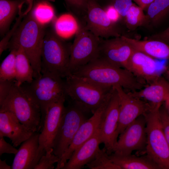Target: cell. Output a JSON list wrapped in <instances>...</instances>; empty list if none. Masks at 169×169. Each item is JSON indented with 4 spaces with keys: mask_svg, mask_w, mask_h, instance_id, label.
Instances as JSON below:
<instances>
[{
    "mask_svg": "<svg viewBox=\"0 0 169 169\" xmlns=\"http://www.w3.org/2000/svg\"><path fill=\"white\" fill-rule=\"evenodd\" d=\"M159 114L163 132L169 145V115L164 105L160 108Z\"/></svg>",
    "mask_w": 169,
    "mask_h": 169,
    "instance_id": "d590c367",
    "label": "cell"
},
{
    "mask_svg": "<svg viewBox=\"0 0 169 169\" xmlns=\"http://www.w3.org/2000/svg\"><path fill=\"white\" fill-rule=\"evenodd\" d=\"M85 167L90 169H120L112 162L104 147L99 149L93 159Z\"/></svg>",
    "mask_w": 169,
    "mask_h": 169,
    "instance_id": "4dcf8cb0",
    "label": "cell"
},
{
    "mask_svg": "<svg viewBox=\"0 0 169 169\" xmlns=\"http://www.w3.org/2000/svg\"><path fill=\"white\" fill-rule=\"evenodd\" d=\"M85 19V28L100 38L108 39L121 36L116 23L110 20L97 0H88Z\"/></svg>",
    "mask_w": 169,
    "mask_h": 169,
    "instance_id": "7c38bea8",
    "label": "cell"
},
{
    "mask_svg": "<svg viewBox=\"0 0 169 169\" xmlns=\"http://www.w3.org/2000/svg\"><path fill=\"white\" fill-rule=\"evenodd\" d=\"M29 0H0V34L3 37L16 15Z\"/></svg>",
    "mask_w": 169,
    "mask_h": 169,
    "instance_id": "cb8c5ba5",
    "label": "cell"
},
{
    "mask_svg": "<svg viewBox=\"0 0 169 169\" xmlns=\"http://www.w3.org/2000/svg\"><path fill=\"white\" fill-rule=\"evenodd\" d=\"M119 111V97L114 87L112 95L102 114L99 127L101 143L104 144L109 155L113 153L118 140L117 131Z\"/></svg>",
    "mask_w": 169,
    "mask_h": 169,
    "instance_id": "4fadbf2b",
    "label": "cell"
},
{
    "mask_svg": "<svg viewBox=\"0 0 169 169\" xmlns=\"http://www.w3.org/2000/svg\"><path fill=\"white\" fill-rule=\"evenodd\" d=\"M63 79L52 74H42L31 82H25L20 86L40 107L41 122L51 104L66 99L65 81Z\"/></svg>",
    "mask_w": 169,
    "mask_h": 169,
    "instance_id": "5b68a950",
    "label": "cell"
},
{
    "mask_svg": "<svg viewBox=\"0 0 169 169\" xmlns=\"http://www.w3.org/2000/svg\"><path fill=\"white\" fill-rule=\"evenodd\" d=\"M89 113L71 101L65 106L52 145L53 153L59 159L68 148L80 126L88 119L87 115Z\"/></svg>",
    "mask_w": 169,
    "mask_h": 169,
    "instance_id": "ba28073f",
    "label": "cell"
},
{
    "mask_svg": "<svg viewBox=\"0 0 169 169\" xmlns=\"http://www.w3.org/2000/svg\"><path fill=\"white\" fill-rule=\"evenodd\" d=\"M51 0H34L30 12L35 19L44 26L54 19L55 11Z\"/></svg>",
    "mask_w": 169,
    "mask_h": 169,
    "instance_id": "4316f807",
    "label": "cell"
},
{
    "mask_svg": "<svg viewBox=\"0 0 169 169\" xmlns=\"http://www.w3.org/2000/svg\"><path fill=\"white\" fill-rule=\"evenodd\" d=\"M133 4L132 0H111V4L116 10L121 18H125L130 7Z\"/></svg>",
    "mask_w": 169,
    "mask_h": 169,
    "instance_id": "e575fe53",
    "label": "cell"
},
{
    "mask_svg": "<svg viewBox=\"0 0 169 169\" xmlns=\"http://www.w3.org/2000/svg\"><path fill=\"white\" fill-rule=\"evenodd\" d=\"M46 31L30 12L25 16L11 38L9 49L21 47L28 58L34 71V78L41 75V51Z\"/></svg>",
    "mask_w": 169,
    "mask_h": 169,
    "instance_id": "7a4b0ae2",
    "label": "cell"
},
{
    "mask_svg": "<svg viewBox=\"0 0 169 169\" xmlns=\"http://www.w3.org/2000/svg\"><path fill=\"white\" fill-rule=\"evenodd\" d=\"M33 0H30L27 8L24 11L22 10L18 14L16 22L12 29L9 30L4 36L0 42V55L8 48L9 42L14 33L24 18L30 11L33 6Z\"/></svg>",
    "mask_w": 169,
    "mask_h": 169,
    "instance_id": "1f68e13d",
    "label": "cell"
},
{
    "mask_svg": "<svg viewBox=\"0 0 169 169\" xmlns=\"http://www.w3.org/2000/svg\"><path fill=\"white\" fill-rule=\"evenodd\" d=\"M53 149L46 152L40 158L34 169H54V165L57 163L59 158L53 153Z\"/></svg>",
    "mask_w": 169,
    "mask_h": 169,
    "instance_id": "d6a6232c",
    "label": "cell"
},
{
    "mask_svg": "<svg viewBox=\"0 0 169 169\" xmlns=\"http://www.w3.org/2000/svg\"><path fill=\"white\" fill-rule=\"evenodd\" d=\"M67 6L73 12L85 16L88 0H64Z\"/></svg>",
    "mask_w": 169,
    "mask_h": 169,
    "instance_id": "836d02e7",
    "label": "cell"
},
{
    "mask_svg": "<svg viewBox=\"0 0 169 169\" xmlns=\"http://www.w3.org/2000/svg\"><path fill=\"white\" fill-rule=\"evenodd\" d=\"M39 133L35 132L22 142L18 149L11 166L12 169H34L46 152L39 148Z\"/></svg>",
    "mask_w": 169,
    "mask_h": 169,
    "instance_id": "e0dca14e",
    "label": "cell"
},
{
    "mask_svg": "<svg viewBox=\"0 0 169 169\" xmlns=\"http://www.w3.org/2000/svg\"><path fill=\"white\" fill-rule=\"evenodd\" d=\"M119 97V111L117 134L118 137L130 124L141 115L149 111L153 106L136 97L130 92L127 93L119 85L114 86Z\"/></svg>",
    "mask_w": 169,
    "mask_h": 169,
    "instance_id": "30bf717a",
    "label": "cell"
},
{
    "mask_svg": "<svg viewBox=\"0 0 169 169\" xmlns=\"http://www.w3.org/2000/svg\"><path fill=\"white\" fill-rule=\"evenodd\" d=\"M65 99L51 104L48 107L42 122L39 133V148L46 152L52 149V145L58 129L65 106Z\"/></svg>",
    "mask_w": 169,
    "mask_h": 169,
    "instance_id": "2e32d148",
    "label": "cell"
},
{
    "mask_svg": "<svg viewBox=\"0 0 169 169\" xmlns=\"http://www.w3.org/2000/svg\"><path fill=\"white\" fill-rule=\"evenodd\" d=\"M11 166L8 165L6 163V159L2 160L0 159V169H11Z\"/></svg>",
    "mask_w": 169,
    "mask_h": 169,
    "instance_id": "b9f144b4",
    "label": "cell"
},
{
    "mask_svg": "<svg viewBox=\"0 0 169 169\" xmlns=\"http://www.w3.org/2000/svg\"><path fill=\"white\" fill-rule=\"evenodd\" d=\"M143 9L133 4L127 11L125 17L127 27L130 29H135L148 22Z\"/></svg>",
    "mask_w": 169,
    "mask_h": 169,
    "instance_id": "f546056e",
    "label": "cell"
},
{
    "mask_svg": "<svg viewBox=\"0 0 169 169\" xmlns=\"http://www.w3.org/2000/svg\"><path fill=\"white\" fill-rule=\"evenodd\" d=\"M146 143V120L144 115H142L120 135L113 153L128 155L134 151L145 152Z\"/></svg>",
    "mask_w": 169,
    "mask_h": 169,
    "instance_id": "8fae6325",
    "label": "cell"
},
{
    "mask_svg": "<svg viewBox=\"0 0 169 169\" xmlns=\"http://www.w3.org/2000/svg\"><path fill=\"white\" fill-rule=\"evenodd\" d=\"M4 137H0V156L4 153L16 154L18 149L5 140Z\"/></svg>",
    "mask_w": 169,
    "mask_h": 169,
    "instance_id": "74e56055",
    "label": "cell"
},
{
    "mask_svg": "<svg viewBox=\"0 0 169 169\" xmlns=\"http://www.w3.org/2000/svg\"><path fill=\"white\" fill-rule=\"evenodd\" d=\"M10 52L0 66V80L15 81L16 75V49H10Z\"/></svg>",
    "mask_w": 169,
    "mask_h": 169,
    "instance_id": "f1b7e54d",
    "label": "cell"
},
{
    "mask_svg": "<svg viewBox=\"0 0 169 169\" xmlns=\"http://www.w3.org/2000/svg\"><path fill=\"white\" fill-rule=\"evenodd\" d=\"M127 69L146 85L161 76L155 59L135 50L129 59Z\"/></svg>",
    "mask_w": 169,
    "mask_h": 169,
    "instance_id": "ac0fdd59",
    "label": "cell"
},
{
    "mask_svg": "<svg viewBox=\"0 0 169 169\" xmlns=\"http://www.w3.org/2000/svg\"><path fill=\"white\" fill-rule=\"evenodd\" d=\"M146 9L148 22L157 24L169 13V0H154Z\"/></svg>",
    "mask_w": 169,
    "mask_h": 169,
    "instance_id": "83f0119b",
    "label": "cell"
},
{
    "mask_svg": "<svg viewBox=\"0 0 169 169\" xmlns=\"http://www.w3.org/2000/svg\"><path fill=\"white\" fill-rule=\"evenodd\" d=\"M71 74L105 86L119 85L131 92L139 90L146 86L129 70L98 57Z\"/></svg>",
    "mask_w": 169,
    "mask_h": 169,
    "instance_id": "6da1fadb",
    "label": "cell"
},
{
    "mask_svg": "<svg viewBox=\"0 0 169 169\" xmlns=\"http://www.w3.org/2000/svg\"><path fill=\"white\" fill-rule=\"evenodd\" d=\"M65 78L66 97L92 114L111 97L114 90V87L101 85L72 74Z\"/></svg>",
    "mask_w": 169,
    "mask_h": 169,
    "instance_id": "3957f363",
    "label": "cell"
},
{
    "mask_svg": "<svg viewBox=\"0 0 169 169\" xmlns=\"http://www.w3.org/2000/svg\"><path fill=\"white\" fill-rule=\"evenodd\" d=\"M80 28V24L71 14H62L54 21V28L56 33L62 38H68L76 34Z\"/></svg>",
    "mask_w": 169,
    "mask_h": 169,
    "instance_id": "484cf974",
    "label": "cell"
},
{
    "mask_svg": "<svg viewBox=\"0 0 169 169\" xmlns=\"http://www.w3.org/2000/svg\"><path fill=\"white\" fill-rule=\"evenodd\" d=\"M110 98L104 103L90 117L81 125L68 148L57 163L56 169H62L74 152L97 131L99 128L102 114Z\"/></svg>",
    "mask_w": 169,
    "mask_h": 169,
    "instance_id": "9a60e30c",
    "label": "cell"
},
{
    "mask_svg": "<svg viewBox=\"0 0 169 169\" xmlns=\"http://www.w3.org/2000/svg\"><path fill=\"white\" fill-rule=\"evenodd\" d=\"M33 133L22 124L12 113L0 111V137L9 139L15 147L21 145Z\"/></svg>",
    "mask_w": 169,
    "mask_h": 169,
    "instance_id": "d6986e66",
    "label": "cell"
},
{
    "mask_svg": "<svg viewBox=\"0 0 169 169\" xmlns=\"http://www.w3.org/2000/svg\"><path fill=\"white\" fill-rule=\"evenodd\" d=\"M0 111L12 113L28 129L33 132L41 127L42 114L40 107L15 82L3 103Z\"/></svg>",
    "mask_w": 169,
    "mask_h": 169,
    "instance_id": "8992f818",
    "label": "cell"
},
{
    "mask_svg": "<svg viewBox=\"0 0 169 169\" xmlns=\"http://www.w3.org/2000/svg\"><path fill=\"white\" fill-rule=\"evenodd\" d=\"M109 156L112 162L120 169H161L146 155L139 156L132 154L121 155L113 153Z\"/></svg>",
    "mask_w": 169,
    "mask_h": 169,
    "instance_id": "603a6c76",
    "label": "cell"
},
{
    "mask_svg": "<svg viewBox=\"0 0 169 169\" xmlns=\"http://www.w3.org/2000/svg\"><path fill=\"white\" fill-rule=\"evenodd\" d=\"M163 104L169 115V97L166 100Z\"/></svg>",
    "mask_w": 169,
    "mask_h": 169,
    "instance_id": "7bdbcfd3",
    "label": "cell"
},
{
    "mask_svg": "<svg viewBox=\"0 0 169 169\" xmlns=\"http://www.w3.org/2000/svg\"><path fill=\"white\" fill-rule=\"evenodd\" d=\"M55 32L46 31L43 40L41 61V74H50L65 78L72 44L67 42Z\"/></svg>",
    "mask_w": 169,
    "mask_h": 169,
    "instance_id": "277c9868",
    "label": "cell"
},
{
    "mask_svg": "<svg viewBox=\"0 0 169 169\" xmlns=\"http://www.w3.org/2000/svg\"><path fill=\"white\" fill-rule=\"evenodd\" d=\"M104 9L109 18L113 22L116 23L121 18L119 13L113 6L109 5Z\"/></svg>",
    "mask_w": 169,
    "mask_h": 169,
    "instance_id": "f35d334b",
    "label": "cell"
},
{
    "mask_svg": "<svg viewBox=\"0 0 169 169\" xmlns=\"http://www.w3.org/2000/svg\"><path fill=\"white\" fill-rule=\"evenodd\" d=\"M164 73L165 78L169 82V67L165 69Z\"/></svg>",
    "mask_w": 169,
    "mask_h": 169,
    "instance_id": "ee69618b",
    "label": "cell"
},
{
    "mask_svg": "<svg viewBox=\"0 0 169 169\" xmlns=\"http://www.w3.org/2000/svg\"><path fill=\"white\" fill-rule=\"evenodd\" d=\"M135 51L123 35L110 39L101 38L97 57L127 69L129 61Z\"/></svg>",
    "mask_w": 169,
    "mask_h": 169,
    "instance_id": "5bb4252c",
    "label": "cell"
},
{
    "mask_svg": "<svg viewBox=\"0 0 169 169\" xmlns=\"http://www.w3.org/2000/svg\"><path fill=\"white\" fill-rule=\"evenodd\" d=\"M123 36L135 50L154 59L169 60V45L166 43L156 39L141 40Z\"/></svg>",
    "mask_w": 169,
    "mask_h": 169,
    "instance_id": "7402d4cb",
    "label": "cell"
},
{
    "mask_svg": "<svg viewBox=\"0 0 169 169\" xmlns=\"http://www.w3.org/2000/svg\"><path fill=\"white\" fill-rule=\"evenodd\" d=\"M16 75L15 83L18 86L25 82L30 83L34 79V71L31 63L23 49L15 46Z\"/></svg>",
    "mask_w": 169,
    "mask_h": 169,
    "instance_id": "d4e9b609",
    "label": "cell"
},
{
    "mask_svg": "<svg viewBox=\"0 0 169 169\" xmlns=\"http://www.w3.org/2000/svg\"><path fill=\"white\" fill-rule=\"evenodd\" d=\"M15 81L0 80V105L8 95Z\"/></svg>",
    "mask_w": 169,
    "mask_h": 169,
    "instance_id": "8d00e7d4",
    "label": "cell"
},
{
    "mask_svg": "<svg viewBox=\"0 0 169 169\" xmlns=\"http://www.w3.org/2000/svg\"><path fill=\"white\" fill-rule=\"evenodd\" d=\"M144 10L146 9L148 5L154 0H133Z\"/></svg>",
    "mask_w": 169,
    "mask_h": 169,
    "instance_id": "60d3db41",
    "label": "cell"
},
{
    "mask_svg": "<svg viewBox=\"0 0 169 169\" xmlns=\"http://www.w3.org/2000/svg\"><path fill=\"white\" fill-rule=\"evenodd\" d=\"M101 38L80 24L72 44L69 70L72 73L98 57Z\"/></svg>",
    "mask_w": 169,
    "mask_h": 169,
    "instance_id": "9c48e42d",
    "label": "cell"
},
{
    "mask_svg": "<svg viewBox=\"0 0 169 169\" xmlns=\"http://www.w3.org/2000/svg\"><path fill=\"white\" fill-rule=\"evenodd\" d=\"M130 92L153 106L161 105L169 97V82L160 76L142 89Z\"/></svg>",
    "mask_w": 169,
    "mask_h": 169,
    "instance_id": "44dd1931",
    "label": "cell"
},
{
    "mask_svg": "<svg viewBox=\"0 0 169 169\" xmlns=\"http://www.w3.org/2000/svg\"><path fill=\"white\" fill-rule=\"evenodd\" d=\"M161 105L154 106L144 115L147 134L145 152L161 169H169V145L163 132L159 114Z\"/></svg>",
    "mask_w": 169,
    "mask_h": 169,
    "instance_id": "52a82bcc",
    "label": "cell"
},
{
    "mask_svg": "<svg viewBox=\"0 0 169 169\" xmlns=\"http://www.w3.org/2000/svg\"><path fill=\"white\" fill-rule=\"evenodd\" d=\"M101 143L99 128L89 139L76 149L62 169H80L94 158Z\"/></svg>",
    "mask_w": 169,
    "mask_h": 169,
    "instance_id": "ffe728a7",
    "label": "cell"
},
{
    "mask_svg": "<svg viewBox=\"0 0 169 169\" xmlns=\"http://www.w3.org/2000/svg\"><path fill=\"white\" fill-rule=\"evenodd\" d=\"M151 38L160 40L169 45V27L163 31L153 35Z\"/></svg>",
    "mask_w": 169,
    "mask_h": 169,
    "instance_id": "ab89813d",
    "label": "cell"
}]
</instances>
